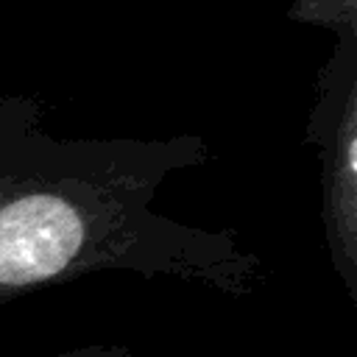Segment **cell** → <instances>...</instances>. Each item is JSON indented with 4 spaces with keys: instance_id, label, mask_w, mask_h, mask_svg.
Returning a JSON list of instances; mask_svg holds the SVG:
<instances>
[{
    "instance_id": "6da1fadb",
    "label": "cell",
    "mask_w": 357,
    "mask_h": 357,
    "mask_svg": "<svg viewBox=\"0 0 357 357\" xmlns=\"http://www.w3.org/2000/svg\"><path fill=\"white\" fill-rule=\"evenodd\" d=\"M134 148L50 142L45 162L0 173V301L31 284L134 257V220L153 184L134 181Z\"/></svg>"
}]
</instances>
